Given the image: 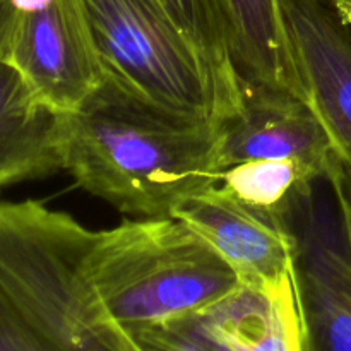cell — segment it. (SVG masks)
<instances>
[{
  "label": "cell",
  "mask_w": 351,
  "mask_h": 351,
  "mask_svg": "<svg viewBox=\"0 0 351 351\" xmlns=\"http://www.w3.org/2000/svg\"><path fill=\"white\" fill-rule=\"evenodd\" d=\"M5 58L34 96L62 115L77 112L105 81L82 0L17 14Z\"/></svg>",
  "instance_id": "5"
},
{
  "label": "cell",
  "mask_w": 351,
  "mask_h": 351,
  "mask_svg": "<svg viewBox=\"0 0 351 351\" xmlns=\"http://www.w3.org/2000/svg\"><path fill=\"white\" fill-rule=\"evenodd\" d=\"M105 77L161 110L221 127L239 108L160 0H82Z\"/></svg>",
  "instance_id": "3"
},
{
  "label": "cell",
  "mask_w": 351,
  "mask_h": 351,
  "mask_svg": "<svg viewBox=\"0 0 351 351\" xmlns=\"http://www.w3.org/2000/svg\"><path fill=\"white\" fill-rule=\"evenodd\" d=\"M17 12L9 0H0V57H5Z\"/></svg>",
  "instance_id": "17"
},
{
  "label": "cell",
  "mask_w": 351,
  "mask_h": 351,
  "mask_svg": "<svg viewBox=\"0 0 351 351\" xmlns=\"http://www.w3.org/2000/svg\"><path fill=\"white\" fill-rule=\"evenodd\" d=\"M185 36L240 99V75L232 57L225 0H160Z\"/></svg>",
  "instance_id": "13"
},
{
  "label": "cell",
  "mask_w": 351,
  "mask_h": 351,
  "mask_svg": "<svg viewBox=\"0 0 351 351\" xmlns=\"http://www.w3.org/2000/svg\"><path fill=\"white\" fill-rule=\"evenodd\" d=\"M184 321L215 351H304L293 273L276 283H242Z\"/></svg>",
  "instance_id": "9"
},
{
  "label": "cell",
  "mask_w": 351,
  "mask_h": 351,
  "mask_svg": "<svg viewBox=\"0 0 351 351\" xmlns=\"http://www.w3.org/2000/svg\"><path fill=\"white\" fill-rule=\"evenodd\" d=\"M65 115L45 106L0 57V194L64 170Z\"/></svg>",
  "instance_id": "10"
},
{
  "label": "cell",
  "mask_w": 351,
  "mask_h": 351,
  "mask_svg": "<svg viewBox=\"0 0 351 351\" xmlns=\"http://www.w3.org/2000/svg\"><path fill=\"white\" fill-rule=\"evenodd\" d=\"M332 184H335L336 192H338L339 202H341L343 215H345V223H346V232H348V240H350V250H351V168L346 165L339 163L336 165V168L331 173Z\"/></svg>",
  "instance_id": "15"
},
{
  "label": "cell",
  "mask_w": 351,
  "mask_h": 351,
  "mask_svg": "<svg viewBox=\"0 0 351 351\" xmlns=\"http://www.w3.org/2000/svg\"><path fill=\"white\" fill-rule=\"evenodd\" d=\"M88 274L103 308L127 331L184 321L237 291L232 266L177 218L96 232Z\"/></svg>",
  "instance_id": "2"
},
{
  "label": "cell",
  "mask_w": 351,
  "mask_h": 351,
  "mask_svg": "<svg viewBox=\"0 0 351 351\" xmlns=\"http://www.w3.org/2000/svg\"><path fill=\"white\" fill-rule=\"evenodd\" d=\"M146 351H215L206 345L185 321L129 331Z\"/></svg>",
  "instance_id": "14"
},
{
  "label": "cell",
  "mask_w": 351,
  "mask_h": 351,
  "mask_svg": "<svg viewBox=\"0 0 351 351\" xmlns=\"http://www.w3.org/2000/svg\"><path fill=\"white\" fill-rule=\"evenodd\" d=\"M305 99L351 168V24L321 0H278Z\"/></svg>",
  "instance_id": "7"
},
{
  "label": "cell",
  "mask_w": 351,
  "mask_h": 351,
  "mask_svg": "<svg viewBox=\"0 0 351 351\" xmlns=\"http://www.w3.org/2000/svg\"><path fill=\"white\" fill-rule=\"evenodd\" d=\"M321 2L331 7L343 21L351 24V0H321Z\"/></svg>",
  "instance_id": "20"
},
{
  "label": "cell",
  "mask_w": 351,
  "mask_h": 351,
  "mask_svg": "<svg viewBox=\"0 0 351 351\" xmlns=\"http://www.w3.org/2000/svg\"><path fill=\"white\" fill-rule=\"evenodd\" d=\"M117 351H146L127 329L117 324Z\"/></svg>",
  "instance_id": "18"
},
{
  "label": "cell",
  "mask_w": 351,
  "mask_h": 351,
  "mask_svg": "<svg viewBox=\"0 0 351 351\" xmlns=\"http://www.w3.org/2000/svg\"><path fill=\"white\" fill-rule=\"evenodd\" d=\"M331 173L317 178L283 215L295 239L304 351H351V250Z\"/></svg>",
  "instance_id": "4"
},
{
  "label": "cell",
  "mask_w": 351,
  "mask_h": 351,
  "mask_svg": "<svg viewBox=\"0 0 351 351\" xmlns=\"http://www.w3.org/2000/svg\"><path fill=\"white\" fill-rule=\"evenodd\" d=\"M317 178L290 160H250L219 171V187L239 201L283 218L295 199Z\"/></svg>",
  "instance_id": "12"
},
{
  "label": "cell",
  "mask_w": 351,
  "mask_h": 351,
  "mask_svg": "<svg viewBox=\"0 0 351 351\" xmlns=\"http://www.w3.org/2000/svg\"><path fill=\"white\" fill-rule=\"evenodd\" d=\"M239 274L243 285L276 283L293 273L295 239L281 216L261 211L215 187L175 211Z\"/></svg>",
  "instance_id": "8"
},
{
  "label": "cell",
  "mask_w": 351,
  "mask_h": 351,
  "mask_svg": "<svg viewBox=\"0 0 351 351\" xmlns=\"http://www.w3.org/2000/svg\"><path fill=\"white\" fill-rule=\"evenodd\" d=\"M250 160H290L328 177L339 158L311 105L283 89L240 77L237 112L219 127V170Z\"/></svg>",
  "instance_id": "6"
},
{
  "label": "cell",
  "mask_w": 351,
  "mask_h": 351,
  "mask_svg": "<svg viewBox=\"0 0 351 351\" xmlns=\"http://www.w3.org/2000/svg\"><path fill=\"white\" fill-rule=\"evenodd\" d=\"M9 2L17 14H31L48 7L53 0H9Z\"/></svg>",
  "instance_id": "19"
},
{
  "label": "cell",
  "mask_w": 351,
  "mask_h": 351,
  "mask_svg": "<svg viewBox=\"0 0 351 351\" xmlns=\"http://www.w3.org/2000/svg\"><path fill=\"white\" fill-rule=\"evenodd\" d=\"M0 351H38L0 314Z\"/></svg>",
  "instance_id": "16"
},
{
  "label": "cell",
  "mask_w": 351,
  "mask_h": 351,
  "mask_svg": "<svg viewBox=\"0 0 351 351\" xmlns=\"http://www.w3.org/2000/svg\"><path fill=\"white\" fill-rule=\"evenodd\" d=\"M219 127L185 119L105 77L65 115L64 170L123 215L173 218L192 195L218 185Z\"/></svg>",
  "instance_id": "1"
},
{
  "label": "cell",
  "mask_w": 351,
  "mask_h": 351,
  "mask_svg": "<svg viewBox=\"0 0 351 351\" xmlns=\"http://www.w3.org/2000/svg\"><path fill=\"white\" fill-rule=\"evenodd\" d=\"M225 7L240 77L283 89L307 103L278 0H225Z\"/></svg>",
  "instance_id": "11"
}]
</instances>
